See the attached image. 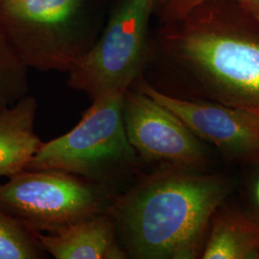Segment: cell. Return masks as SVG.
<instances>
[{"mask_svg":"<svg viewBox=\"0 0 259 259\" xmlns=\"http://www.w3.org/2000/svg\"><path fill=\"white\" fill-rule=\"evenodd\" d=\"M244 7L248 9L250 16L259 23V5H246Z\"/></svg>","mask_w":259,"mask_h":259,"instance_id":"15","label":"cell"},{"mask_svg":"<svg viewBox=\"0 0 259 259\" xmlns=\"http://www.w3.org/2000/svg\"><path fill=\"white\" fill-rule=\"evenodd\" d=\"M114 197L103 185L53 169H25L0 185V207L36 233L108 212Z\"/></svg>","mask_w":259,"mask_h":259,"instance_id":"5","label":"cell"},{"mask_svg":"<svg viewBox=\"0 0 259 259\" xmlns=\"http://www.w3.org/2000/svg\"><path fill=\"white\" fill-rule=\"evenodd\" d=\"M37 102L27 94L0 111V177L14 176L26 169L42 141L35 131Z\"/></svg>","mask_w":259,"mask_h":259,"instance_id":"10","label":"cell"},{"mask_svg":"<svg viewBox=\"0 0 259 259\" xmlns=\"http://www.w3.org/2000/svg\"><path fill=\"white\" fill-rule=\"evenodd\" d=\"M254 197H255V201L257 203L259 208V177L256 181V184H255V187H254Z\"/></svg>","mask_w":259,"mask_h":259,"instance_id":"16","label":"cell"},{"mask_svg":"<svg viewBox=\"0 0 259 259\" xmlns=\"http://www.w3.org/2000/svg\"><path fill=\"white\" fill-rule=\"evenodd\" d=\"M87 2L0 0V32L28 68L68 73L95 42Z\"/></svg>","mask_w":259,"mask_h":259,"instance_id":"4","label":"cell"},{"mask_svg":"<svg viewBox=\"0 0 259 259\" xmlns=\"http://www.w3.org/2000/svg\"><path fill=\"white\" fill-rule=\"evenodd\" d=\"M37 233L0 207V259H45Z\"/></svg>","mask_w":259,"mask_h":259,"instance_id":"12","label":"cell"},{"mask_svg":"<svg viewBox=\"0 0 259 259\" xmlns=\"http://www.w3.org/2000/svg\"><path fill=\"white\" fill-rule=\"evenodd\" d=\"M169 54L215 102L259 116V37L230 28H186L167 37Z\"/></svg>","mask_w":259,"mask_h":259,"instance_id":"3","label":"cell"},{"mask_svg":"<svg viewBox=\"0 0 259 259\" xmlns=\"http://www.w3.org/2000/svg\"><path fill=\"white\" fill-rule=\"evenodd\" d=\"M125 93L93 100L82 118L65 135L42 142L26 169H53L83 177L118 195L144 172L128 140L123 120Z\"/></svg>","mask_w":259,"mask_h":259,"instance_id":"2","label":"cell"},{"mask_svg":"<svg viewBox=\"0 0 259 259\" xmlns=\"http://www.w3.org/2000/svg\"><path fill=\"white\" fill-rule=\"evenodd\" d=\"M134 89L172 111L195 136L224 156L243 162H259V116L222 103L191 100L165 93L139 79Z\"/></svg>","mask_w":259,"mask_h":259,"instance_id":"8","label":"cell"},{"mask_svg":"<svg viewBox=\"0 0 259 259\" xmlns=\"http://www.w3.org/2000/svg\"><path fill=\"white\" fill-rule=\"evenodd\" d=\"M259 221L221 207L213 216L201 258L258 259Z\"/></svg>","mask_w":259,"mask_h":259,"instance_id":"11","label":"cell"},{"mask_svg":"<svg viewBox=\"0 0 259 259\" xmlns=\"http://www.w3.org/2000/svg\"><path fill=\"white\" fill-rule=\"evenodd\" d=\"M123 120L143 165L198 171L206 164L203 141L172 111L137 89L124 94Z\"/></svg>","mask_w":259,"mask_h":259,"instance_id":"7","label":"cell"},{"mask_svg":"<svg viewBox=\"0 0 259 259\" xmlns=\"http://www.w3.org/2000/svg\"><path fill=\"white\" fill-rule=\"evenodd\" d=\"M37 237L47 254L56 259H128L111 209L60 232L37 233Z\"/></svg>","mask_w":259,"mask_h":259,"instance_id":"9","label":"cell"},{"mask_svg":"<svg viewBox=\"0 0 259 259\" xmlns=\"http://www.w3.org/2000/svg\"><path fill=\"white\" fill-rule=\"evenodd\" d=\"M258 259H259V257H258Z\"/></svg>","mask_w":259,"mask_h":259,"instance_id":"17","label":"cell"},{"mask_svg":"<svg viewBox=\"0 0 259 259\" xmlns=\"http://www.w3.org/2000/svg\"><path fill=\"white\" fill-rule=\"evenodd\" d=\"M156 0H120L102 36L68 72L67 84L93 101L126 93L147 55V27Z\"/></svg>","mask_w":259,"mask_h":259,"instance_id":"6","label":"cell"},{"mask_svg":"<svg viewBox=\"0 0 259 259\" xmlns=\"http://www.w3.org/2000/svg\"><path fill=\"white\" fill-rule=\"evenodd\" d=\"M229 179L157 168L114 197L111 212L128 259L201 258Z\"/></svg>","mask_w":259,"mask_h":259,"instance_id":"1","label":"cell"},{"mask_svg":"<svg viewBox=\"0 0 259 259\" xmlns=\"http://www.w3.org/2000/svg\"><path fill=\"white\" fill-rule=\"evenodd\" d=\"M216 1H225V0H171V11L175 13L176 16H185L186 14L192 12L204 4L216 2ZM240 2L244 6L246 5H259V0H228Z\"/></svg>","mask_w":259,"mask_h":259,"instance_id":"14","label":"cell"},{"mask_svg":"<svg viewBox=\"0 0 259 259\" xmlns=\"http://www.w3.org/2000/svg\"><path fill=\"white\" fill-rule=\"evenodd\" d=\"M28 69L0 32V111L13 107L27 95Z\"/></svg>","mask_w":259,"mask_h":259,"instance_id":"13","label":"cell"}]
</instances>
